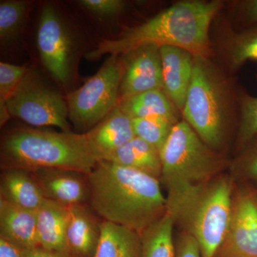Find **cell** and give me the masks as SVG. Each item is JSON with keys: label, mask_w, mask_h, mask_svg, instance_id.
<instances>
[{"label": "cell", "mask_w": 257, "mask_h": 257, "mask_svg": "<svg viewBox=\"0 0 257 257\" xmlns=\"http://www.w3.org/2000/svg\"><path fill=\"white\" fill-rule=\"evenodd\" d=\"M236 5L240 21L246 28L257 25V0L239 1Z\"/></svg>", "instance_id": "31"}, {"label": "cell", "mask_w": 257, "mask_h": 257, "mask_svg": "<svg viewBox=\"0 0 257 257\" xmlns=\"http://www.w3.org/2000/svg\"><path fill=\"white\" fill-rule=\"evenodd\" d=\"M160 155V182L167 190L170 215L221 175L227 163L183 119L174 126Z\"/></svg>", "instance_id": "3"}, {"label": "cell", "mask_w": 257, "mask_h": 257, "mask_svg": "<svg viewBox=\"0 0 257 257\" xmlns=\"http://www.w3.org/2000/svg\"><path fill=\"white\" fill-rule=\"evenodd\" d=\"M30 3L20 0H7L0 3V41L9 45L19 38L23 32Z\"/></svg>", "instance_id": "24"}, {"label": "cell", "mask_w": 257, "mask_h": 257, "mask_svg": "<svg viewBox=\"0 0 257 257\" xmlns=\"http://www.w3.org/2000/svg\"><path fill=\"white\" fill-rule=\"evenodd\" d=\"M214 257H257V189L235 184L227 229Z\"/></svg>", "instance_id": "10"}, {"label": "cell", "mask_w": 257, "mask_h": 257, "mask_svg": "<svg viewBox=\"0 0 257 257\" xmlns=\"http://www.w3.org/2000/svg\"><path fill=\"white\" fill-rule=\"evenodd\" d=\"M26 257H73L67 253L47 251L41 247L26 250Z\"/></svg>", "instance_id": "33"}, {"label": "cell", "mask_w": 257, "mask_h": 257, "mask_svg": "<svg viewBox=\"0 0 257 257\" xmlns=\"http://www.w3.org/2000/svg\"><path fill=\"white\" fill-rule=\"evenodd\" d=\"M101 161L140 171L160 180L162 176L160 152L137 137Z\"/></svg>", "instance_id": "19"}, {"label": "cell", "mask_w": 257, "mask_h": 257, "mask_svg": "<svg viewBox=\"0 0 257 257\" xmlns=\"http://www.w3.org/2000/svg\"><path fill=\"white\" fill-rule=\"evenodd\" d=\"M242 150L234 163V175L243 183L257 189V138Z\"/></svg>", "instance_id": "27"}, {"label": "cell", "mask_w": 257, "mask_h": 257, "mask_svg": "<svg viewBox=\"0 0 257 257\" xmlns=\"http://www.w3.org/2000/svg\"><path fill=\"white\" fill-rule=\"evenodd\" d=\"M119 107L131 119L166 118L179 122V111L162 89L148 91L120 101Z\"/></svg>", "instance_id": "21"}, {"label": "cell", "mask_w": 257, "mask_h": 257, "mask_svg": "<svg viewBox=\"0 0 257 257\" xmlns=\"http://www.w3.org/2000/svg\"><path fill=\"white\" fill-rule=\"evenodd\" d=\"M175 244L176 257H202L199 244L191 235L182 232Z\"/></svg>", "instance_id": "30"}, {"label": "cell", "mask_w": 257, "mask_h": 257, "mask_svg": "<svg viewBox=\"0 0 257 257\" xmlns=\"http://www.w3.org/2000/svg\"><path fill=\"white\" fill-rule=\"evenodd\" d=\"M175 221L167 214L140 234L141 257H176Z\"/></svg>", "instance_id": "23"}, {"label": "cell", "mask_w": 257, "mask_h": 257, "mask_svg": "<svg viewBox=\"0 0 257 257\" xmlns=\"http://www.w3.org/2000/svg\"><path fill=\"white\" fill-rule=\"evenodd\" d=\"M96 162L85 133L20 127L2 140V170L62 169L88 175Z\"/></svg>", "instance_id": "4"}, {"label": "cell", "mask_w": 257, "mask_h": 257, "mask_svg": "<svg viewBox=\"0 0 257 257\" xmlns=\"http://www.w3.org/2000/svg\"><path fill=\"white\" fill-rule=\"evenodd\" d=\"M36 219L40 247L71 255L66 236L67 207L46 199L37 209Z\"/></svg>", "instance_id": "17"}, {"label": "cell", "mask_w": 257, "mask_h": 257, "mask_svg": "<svg viewBox=\"0 0 257 257\" xmlns=\"http://www.w3.org/2000/svg\"><path fill=\"white\" fill-rule=\"evenodd\" d=\"M132 120L135 136L152 145L159 152L165 145L174 126L177 124L170 119L159 116Z\"/></svg>", "instance_id": "25"}, {"label": "cell", "mask_w": 257, "mask_h": 257, "mask_svg": "<svg viewBox=\"0 0 257 257\" xmlns=\"http://www.w3.org/2000/svg\"><path fill=\"white\" fill-rule=\"evenodd\" d=\"M124 67L123 56L110 55L82 87L67 94L69 119L76 130L87 133L119 105Z\"/></svg>", "instance_id": "7"}, {"label": "cell", "mask_w": 257, "mask_h": 257, "mask_svg": "<svg viewBox=\"0 0 257 257\" xmlns=\"http://www.w3.org/2000/svg\"><path fill=\"white\" fill-rule=\"evenodd\" d=\"M100 230L95 257H141V239L136 231L106 221L100 222Z\"/></svg>", "instance_id": "22"}, {"label": "cell", "mask_w": 257, "mask_h": 257, "mask_svg": "<svg viewBox=\"0 0 257 257\" xmlns=\"http://www.w3.org/2000/svg\"><path fill=\"white\" fill-rule=\"evenodd\" d=\"M0 257H26V250L0 237Z\"/></svg>", "instance_id": "32"}, {"label": "cell", "mask_w": 257, "mask_h": 257, "mask_svg": "<svg viewBox=\"0 0 257 257\" xmlns=\"http://www.w3.org/2000/svg\"><path fill=\"white\" fill-rule=\"evenodd\" d=\"M163 91L182 113L192 82L194 56L172 46L160 47Z\"/></svg>", "instance_id": "13"}, {"label": "cell", "mask_w": 257, "mask_h": 257, "mask_svg": "<svg viewBox=\"0 0 257 257\" xmlns=\"http://www.w3.org/2000/svg\"><path fill=\"white\" fill-rule=\"evenodd\" d=\"M37 45L42 64L49 73L57 82L67 86L73 72L74 42L63 18L52 5L42 8Z\"/></svg>", "instance_id": "9"}, {"label": "cell", "mask_w": 257, "mask_h": 257, "mask_svg": "<svg viewBox=\"0 0 257 257\" xmlns=\"http://www.w3.org/2000/svg\"><path fill=\"white\" fill-rule=\"evenodd\" d=\"M239 119L238 125L237 144L241 149L257 138V97L248 93L238 91Z\"/></svg>", "instance_id": "26"}, {"label": "cell", "mask_w": 257, "mask_h": 257, "mask_svg": "<svg viewBox=\"0 0 257 257\" xmlns=\"http://www.w3.org/2000/svg\"><path fill=\"white\" fill-rule=\"evenodd\" d=\"M28 70L26 65L0 63V104H5Z\"/></svg>", "instance_id": "28"}, {"label": "cell", "mask_w": 257, "mask_h": 257, "mask_svg": "<svg viewBox=\"0 0 257 257\" xmlns=\"http://www.w3.org/2000/svg\"><path fill=\"white\" fill-rule=\"evenodd\" d=\"M228 72L235 73L248 60L257 61V25L240 32H228L218 43Z\"/></svg>", "instance_id": "20"}, {"label": "cell", "mask_w": 257, "mask_h": 257, "mask_svg": "<svg viewBox=\"0 0 257 257\" xmlns=\"http://www.w3.org/2000/svg\"><path fill=\"white\" fill-rule=\"evenodd\" d=\"M123 57L125 67L120 84L119 101L148 91L163 90L160 47L146 45Z\"/></svg>", "instance_id": "11"}, {"label": "cell", "mask_w": 257, "mask_h": 257, "mask_svg": "<svg viewBox=\"0 0 257 257\" xmlns=\"http://www.w3.org/2000/svg\"><path fill=\"white\" fill-rule=\"evenodd\" d=\"M238 91L211 58L194 56L182 114L202 141L216 151L221 152L224 147L230 123L239 111Z\"/></svg>", "instance_id": "5"}, {"label": "cell", "mask_w": 257, "mask_h": 257, "mask_svg": "<svg viewBox=\"0 0 257 257\" xmlns=\"http://www.w3.org/2000/svg\"><path fill=\"white\" fill-rule=\"evenodd\" d=\"M5 104L10 116L32 126H52L72 132L66 99L37 72L30 69Z\"/></svg>", "instance_id": "8"}, {"label": "cell", "mask_w": 257, "mask_h": 257, "mask_svg": "<svg viewBox=\"0 0 257 257\" xmlns=\"http://www.w3.org/2000/svg\"><path fill=\"white\" fill-rule=\"evenodd\" d=\"M30 172L48 200L66 207L89 200L87 176L84 174L62 169H38Z\"/></svg>", "instance_id": "12"}, {"label": "cell", "mask_w": 257, "mask_h": 257, "mask_svg": "<svg viewBox=\"0 0 257 257\" xmlns=\"http://www.w3.org/2000/svg\"><path fill=\"white\" fill-rule=\"evenodd\" d=\"M78 3L88 13L96 18H111L121 14L126 8L121 0H81Z\"/></svg>", "instance_id": "29"}, {"label": "cell", "mask_w": 257, "mask_h": 257, "mask_svg": "<svg viewBox=\"0 0 257 257\" xmlns=\"http://www.w3.org/2000/svg\"><path fill=\"white\" fill-rule=\"evenodd\" d=\"M223 5L219 0L178 2L145 23L128 28L117 38L99 42L87 58L124 56L150 45L179 47L196 57L211 58L214 49L209 30Z\"/></svg>", "instance_id": "1"}, {"label": "cell", "mask_w": 257, "mask_h": 257, "mask_svg": "<svg viewBox=\"0 0 257 257\" xmlns=\"http://www.w3.org/2000/svg\"><path fill=\"white\" fill-rule=\"evenodd\" d=\"M0 237L23 249L40 247L36 212L0 197Z\"/></svg>", "instance_id": "16"}, {"label": "cell", "mask_w": 257, "mask_h": 257, "mask_svg": "<svg viewBox=\"0 0 257 257\" xmlns=\"http://www.w3.org/2000/svg\"><path fill=\"white\" fill-rule=\"evenodd\" d=\"M2 170L1 197L15 205L36 212L46 199L31 172L18 168Z\"/></svg>", "instance_id": "18"}, {"label": "cell", "mask_w": 257, "mask_h": 257, "mask_svg": "<svg viewBox=\"0 0 257 257\" xmlns=\"http://www.w3.org/2000/svg\"><path fill=\"white\" fill-rule=\"evenodd\" d=\"M234 187L231 177L221 174L170 215L184 233L196 239L202 257H214L224 239Z\"/></svg>", "instance_id": "6"}, {"label": "cell", "mask_w": 257, "mask_h": 257, "mask_svg": "<svg viewBox=\"0 0 257 257\" xmlns=\"http://www.w3.org/2000/svg\"><path fill=\"white\" fill-rule=\"evenodd\" d=\"M67 244L73 257H95L100 239V222H98L84 204L67 207Z\"/></svg>", "instance_id": "15"}, {"label": "cell", "mask_w": 257, "mask_h": 257, "mask_svg": "<svg viewBox=\"0 0 257 257\" xmlns=\"http://www.w3.org/2000/svg\"><path fill=\"white\" fill-rule=\"evenodd\" d=\"M87 176L91 207L104 221L140 235L167 214L160 179L106 161Z\"/></svg>", "instance_id": "2"}, {"label": "cell", "mask_w": 257, "mask_h": 257, "mask_svg": "<svg viewBox=\"0 0 257 257\" xmlns=\"http://www.w3.org/2000/svg\"><path fill=\"white\" fill-rule=\"evenodd\" d=\"M86 134L96 160L106 157L135 138L133 120L119 106Z\"/></svg>", "instance_id": "14"}]
</instances>
